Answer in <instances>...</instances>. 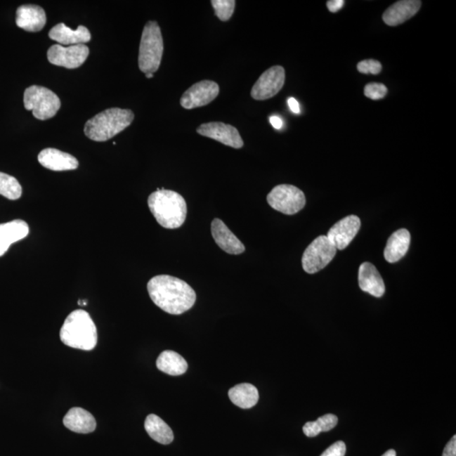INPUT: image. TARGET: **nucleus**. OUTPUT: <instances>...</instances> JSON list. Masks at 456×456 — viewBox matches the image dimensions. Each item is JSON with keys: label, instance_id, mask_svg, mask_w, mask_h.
<instances>
[{"label": "nucleus", "instance_id": "nucleus-1", "mask_svg": "<svg viewBox=\"0 0 456 456\" xmlns=\"http://www.w3.org/2000/svg\"><path fill=\"white\" fill-rule=\"evenodd\" d=\"M150 298L157 307L170 315H181L194 306L195 292L181 279L169 275H157L148 284Z\"/></svg>", "mask_w": 456, "mask_h": 456}, {"label": "nucleus", "instance_id": "nucleus-2", "mask_svg": "<svg viewBox=\"0 0 456 456\" xmlns=\"http://www.w3.org/2000/svg\"><path fill=\"white\" fill-rule=\"evenodd\" d=\"M150 212L162 228L177 229L185 223L187 204L181 195L173 190L157 189L148 198Z\"/></svg>", "mask_w": 456, "mask_h": 456}, {"label": "nucleus", "instance_id": "nucleus-3", "mask_svg": "<svg viewBox=\"0 0 456 456\" xmlns=\"http://www.w3.org/2000/svg\"><path fill=\"white\" fill-rule=\"evenodd\" d=\"M65 345L83 351L93 350L98 344V330L89 313L78 309L70 313L60 330Z\"/></svg>", "mask_w": 456, "mask_h": 456}, {"label": "nucleus", "instance_id": "nucleus-4", "mask_svg": "<svg viewBox=\"0 0 456 456\" xmlns=\"http://www.w3.org/2000/svg\"><path fill=\"white\" fill-rule=\"evenodd\" d=\"M133 119L135 115L131 110L110 108L88 120L84 132L91 141H107L128 128Z\"/></svg>", "mask_w": 456, "mask_h": 456}, {"label": "nucleus", "instance_id": "nucleus-5", "mask_svg": "<svg viewBox=\"0 0 456 456\" xmlns=\"http://www.w3.org/2000/svg\"><path fill=\"white\" fill-rule=\"evenodd\" d=\"M161 28L156 22L145 24L139 50V68L145 74H154L160 67L163 54Z\"/></svg>", "mask_w": 456, "mask_h": 456}, {"label": "nucleus", "instance_id": "nucleus-6", "mask_svg": "<svg viewBox=\"0 0 456 456\" xmlns=\"http://www.w3.org/2000/svg\"><path fill=\"white\" fill-rule=\"evenodd\" d=\"M24 106L32 111L33 116L40 120H48L56 116L61 107L60 98L44 86H32L24 93Z\"/></svg>", "mask_w": 456, "mask_h": 456}, {"label": "nucleus", "instance_id": "nucleus-7", "mask_svg": "<svg viewBox=\"0 0 456 456\" xmlns=\"http://www.w3.org/2000/svg\"><path fill=\"white\" fill-rule=\"evenodd\" d=\"M267 202L274 210L285 215H294L303 210L306 204L304 192L294 185H281L267 195Z\"/></svg>", "mask_w": 456, "mask_h": 456}, {"label": "nucleus", "instance_id": "nucleus-8", "mask_svg": "<svg viewBox=\"0 0 456 456\" xmlns=\"http://www.w3.org/2000/svg\"><path fill=\"white\" fill-rule=\"evenodd\" d=\"M337 251L327 237H318L304 251L302 258L304 270L308 274H315L324 269L332 262Z\"/></svg>", "mask_w": 456, "mask_h": 456}, {"label": "nucleus", "instance_id": "nucleus-9", "mask_svg": "<svg viewBox=\"0 0 456 456\" xmlns=\"http://www.w3.org/2000/svg\"><path fill=\"white\" fill-rule=\"evenodd\" d=\"M285 77V70L282 66L271 67L255 82L251 90V97L257 101H263L275 97L282 89Z\"/></svg>", "mask_w": 456, "mask_h": 456}, {"label": "nucleus", "instance_id": "nucleus-10", "mask_svg": "<svg viewBox=\"0 0 456 456\" xmlns=\"http://www.w3.org/2000/svg\"><path fill=\"white\" fill-rule=\"evenodd\" d=\"M90 50L85 44L65 47L60 44L53 45L48 51V60L53 65L66 69H77L89 56Z\"/></svg>", "mask_w": 456, "mask_h": 456}, {"label": "nucleus", "instance_id": "nucleus-11", "mask_svg": "<svg viewBox=\"0 0 456 456\" xmlns=\"http://www.w3.org/2000/svg\"><path fill=\"white\" fill-rule=\"evenodd\" d=\"M220 88L215 82L202 81L194 84L180 99V104L185 110H194L208 105L219 95Z\"/></svg>", "mask_w": 456, "mask_h": 456}, {"label": "nucleus", "instance_id": "nucleus-12", "mask_svg": "<svg viewBox=\"0 0 456 456\" xmlns=\"http://www.w3.org/2000/svg\"><path fill=\"white\" fill-rule=\"evenodd\" d=\"M200 136L211 138L230 148L240 149L244 146L240 132L235 127L221 122L203 124L196 129Z\"/></svg>", "mask_w": 456, "mask_h": 456}, {"label": "nucleus", "instance_id": "nucleus-13", "mask_svg": "<svg viewBox=\"0 0 456 456\" xmlns=\"http://www.w3.org/2000/svg\"><path fill=\"white\" fill-rule=\"evenodd\" d=\"M360 227H361V221L359 217L354 215L348 216L334 224L330 229L326 237L337 249L343 250L354 240Z\"/></svg>", "mask_w": 456, "mask_h": 456}, {"label": "nucleus", "instance_id": "nucleus-14", "mask_svg": "<svg viewBox=\"0 0 456 456\" xmlns=\"http://www.w3.org/2000/svg\"><path fill=\"white\" fill-rule=\"evenodd\" d=\"M16 25L25 31L39 32L45 27L47 18L43 8L35 5L20 6L16 11Z\"/></svg>", "mask_w": 456, "mask_h": 456}, {"label": "nucleus", "instance_id": "nucleus-15", "mask_svg": "<svg viewBox=\"0 0 456 456\" xmlns=\"http://www.w3.org/2000/svg\"><path fill=\"white\" fill-rule=\"evenodd\" d=\"M211 233L216 245L226 253L241 254L245 252V245L234 235L223 221L217 219L212 221Z\"/></svg>", "mask_w": 456, "mask_h": 456}, {"label": "nucleus", "instance_id": "nucleus-16", "mask_svg": "<svg viewBox=\"0 0 456 456\" xmlns=\"http://www.w3.org/2000/svg\"><path fill=\"white\" fill-rule=\"evenodd\" d=\"M40 164L52 171H61L78 169L79 162L72 155L54 148L41 150L39 155Z\"/></svg>", "mask_w": 456, "mask_h": 456}, {"label": "nucleus", "instance_id": "nucleus-17", "mask_svg": "<svg viewBox=\"0 0 456 456\" xmlns=\"http://www.w3.org/2000/svg\"><path fill=\"white\" fill-rule=\"evenodd\" d=\"M422 2L418 0H401L389 7L383 14L384 22L396 27L413 18L419 11Z\"/></svg>", "mask_w": 456, "mask_h": 456}, {"label": "nucleus", "instance_id": "nucleus-18", "mask_svg": "<svg viewBox=\"0 0 456 456\" xmlns=\"http://www.w3.org/2000/svg\"><path fill=\"white\" fill-rule=\"evenodd\" d=\"M359 287L375 298H382L386 292V286L377 269L371 263H363L358 271Z\"/></svg>", "mask_w": 456, "mask_h": 456}, {"label": "nucleus", "instance_id": "nucleus-19", "mask_svg": "<svg viewBox=\"0 0 456 456\" xmlns=\"http://www.w3.org/2000/svg\"><path fill=\"white\" fill-rule=\"evenodd\" d=\"M50 39L65 46H73L88 43L91 39L90 31L86 27L79 26L77 30L60 23L53 27L48 33Z\"/></svg>", "mask_w": 456, "mask_h": 456}, {"label": "nucleus", "instance_id": "nucleus-20", "mask_svg": "<svg viewBox=\"0 0 456 456\" xmlns=\"http://www.w3.org/2000/svg\"><path fill=\"white\" fill-rule=\"evenodd\" d=\"M29 231V226L23 220L0 224V257L7 252L11 245L26 237Z\"/></svg>", "mask_w": 456, "mask_h": 456}, {"label": "nucleus", "instance_id": "nucleus-21", "mask_svg": "<svg viewBox=\"0 0 456 456\" xmlns=\"http://www.w3.org/2000/svg\"><path fill=\"white\" fill-rule=\"evenodd\" d=\"M67 429L77 434H90L97 428L93 415L81 408H71L63 419Z\"/></svg>", "mask_w": 456, "mask_h": 456}, {"label": "nucleus", "instance_id": "nucleus-22", "mask_svg": "<svg viewBox=\"0 0 456 456\" xmlns=\"http://www.w3.org/2000/svg\"><path fill=\"white\" fill-rule=\"evenodd\" d=\"M411 242V234L407 229H400L389 238L384 256L389 263L400 261L408 253Z\"/></svg>", "mask_w": 456, "mask_h": 456}, {"label": "nucleus", "instance_id": "nucleus-23", "mask_svg": "<svg viewBox=\"0 0 456 456\" xmlns=\"http://www.w3.org/2000/svg\"><path fill=\"white\" fill-rule=\"evenodd\" d=\"M157 369L171 376L182 375L188 370L186 360L174 351L167 350L159 355L157 360Z\"/></svg>", "mask_w": 456, "mask_h": 456}, {"label": "nucleus", "instance_id": "nucleus-24", "mask_svg": "<svg viewBox=\"0 0 456 456\" xmlns=\"http://www.w3.org/2000/svg\"><path fill=\"white\" fill-rule=\"evenodd\" d=\"M230 400L237 407L249 409L254 407L259 400L257 388L251 384H240L230 389L228 391Z\"/></svg>", "mask_w": 456, "mask_h": 456}, {"label": "nucleus", "instance_id": "nucleus-25", "mask_svg": "<svg viewBox=\"0 0 456 456\" xmlns=\"http://www.w3.org/2000/svg\"><path fill=\"white\" fill-rule=\"evenodd\" d=\"M145 429L149 436L162 445H169L174 441L173 430L155 414H150L145 422Z\"/></svg>", "mask_w": 456, "mask_h": 456}, {"label": "nucleus", "instance_id": "nucleus-26", "mask_svg": "<svg viewBox=\"0 0 456 456\" xmlns=\"http://www.w3.org/2000/svg\"><path fill=\"white\" fill-rule=\"evenodd\" d=\"M338 424V418L334 414H326V415L318 418L315 422H308L304 426L303 430L305 435L309 438H313L321 432H329Z\"/></svg>", "mask_w": 456, "mask_h": 456}, {"label": "nucleus", "instance_id": "nucleus-27", "mask_svg": "<svg viewBox=\"0 0 456 456\" xmlns=\"http://www.w3.org/2000/svg\"><path fill=\"white\" fill-rule=\"evenodd\" d=\"M0 195L8 200H18L22 195V185L13 176L0 173Z\"/></svg>", "mask_w": 456, "mask_h": 456}, {"label": "nucleus", "instance_id": "nucleus-28", "mask_svg": "<svg viewBox=\"0 0 456 456\" xmlns=\"http://www.w3.org/2000/svg\"><path fill=\"white\" fill-rule=\"evenodd\" d=\"M211 6L215 11V14L221 22H228L231 19L236 1L234 0H212Z\"/></svg>", "mask_w": 456, "mask_h": 456}, {"label": "nucleus", "instance_id": "nucleus-29", "mask_svg": "<svg viewBox=\"0 0 456 456\" xmlns=\"http://www.w3.org/2000/svg\"><path fill=\"white\" fill-rule=\"evenodd\" d=\"M387 93V87L382 83H370L364 88V95L372 100L382 99Z\"/></svg>", "mask_w": 456, "mask_h": 456}, {"label": "nucleus", "instance_id": "nucleus-30", "mask_svg": "<svg viewBox=\"0 0 456 456\" xmlns=\"http://www.w3.org/2000/svg\"><path fill=\"white\" fill-rule=\"evenodd\" d=\"M357 68L362 74H379L382 72V65L377 60H366L359 62Z\"/></svg>", "mask_w": 456, "mask_h": 456}, {"label": "nucleus", "instance_id": "nucleus-31", "mask_svg": "<svg viewBox=\"0 0 456 456\" xmlns=\"http://www.w3.org/2000/svg\"><path fill=\"white\" fill-rule=\"evenodd\" d=\"M346 447L343 441H337L330 445L320 456H345Z\"/></svg>", "mask_w": 456, "mask_h": 456}, {"label": "nucleus", "instance_id": "nucleus-32", "mask_svg": "<svg viewBox=\"0 0 456 456\" xmlns=\"http://www.w3.org/2000/svg\"><path fill=\"white\" fill-rule=\"evenodd\" d=\"M442 456H456V436L450 439L443 450Z\"/></svg>", "mask_w": 456, "mask_h": 456}, {"label": "nucleus", "instance_id": "nucleus-33", "mask_svg": "<svg viewBox=\"0 0 456 456\" xmlns=\"http://www.w3.org/2000/svg\"><path fill=\"white\" fill-rule=\"evenodd\" d=\"M345 2L343 0H330L327 1V7L330 12L337 13L344 6Z\"/></svg>", "mask_w": 456, "mask_h": 456}, {"label": "nucleus", "instance_id": "nucleus-34", "mask_svg": "<svg viewBox=\"0 0 456 456\" xmlns=\"http://www.w3.org/2000/svg\"><path fill=\"white\" fill-rule=\"evenodd\" d=\"M288 106H289L290 110H292V112H294V114H299L300 112V107H299V103L297 100L294 98H290L288 99L287 101Z\"/></svg>", "mask_w": 456, "mask_h": 456}, {"label": "nucleus", "instance_id": "nucleus-35", "mask_svg": "<svg viewBox=\"0 0 456 456\" xmlns=\"http://www.w3.org/2000/svg\"><path fill=\"white\" fill-rule=\"evenodd\" d=\"M270 122L275 129H281L283 126V121L278 116H271Z\"/></svg>", "mask_w": 456, "mask_h": 456}, {"label": "nucleus", "instance_id": "nucleus-36", "mask_svg": "<svg viewBox=\"0 0 456 456\" xmlns=\"http://www.w3.org/2000/svg\"><path fill=\"white\" fill-rule=\"evenodd\" d=\"M382 456H396V452L395 450H390L386 451Z\"/></svg>", "mask_w": 456, "mask_h": 456}, {"label": "nucleus", "instance_id": "nucleus-37", "mask_svg": "<svg viewBox=\"0 0 456 456\" xmlns=\"http://www.w3.org/2000/svg\"><path fill=\"white\" fill-rule=\"evenodd\" d=\"M146 78L150 79L154 77V74H145Z\"/></svg>", "mask_w": 456, "mask_h": 456}]
</instances>
